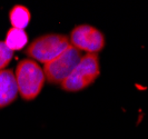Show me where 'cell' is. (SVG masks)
Returning <instances> with one entry per match:
<instances>
[{
    "label": "cell",
    "instance_id": "obj_1",
    "mask_svg": "<svg viewBox=\"0 0 148 139\" xmlns=\"http://www.w3.org/2000/svg\"><path fill=\"white\" fill-rule=\"evenodd\" d=\"M15 78L18 92L25 101H32L40 95L45 85L44 70L32 59L26 58L17 65Z\"/></svg>",
    "mask_w": 148,
    "mask_h": 139
},
{
    "label": "cell",
    "instance_id": "obj_2",
    "mask_svg": "<svg viewBox=\"0 0 148 139\" xmlns=\"http://www.w3.org/2000/svg\"><path fill=\"white\" fill-rule=\"evenodd\" d=\"M70 46L69 38L61 34H46L34 39L26 48V55L29 59L41 64H48L60 56Z\"/></svg>",
    "mask_w": 148,
    "mask_h": 139
},
{
    "label": "cell",
    "instance_id": "obj_3",
    "mask_svg": "<svg viewBox=\"0 0 148 139\" xmlns=\"http://www.w3.org/2000/svg\"><path fill=\"white\" fill-rule=\"evenodd\" d=\"M100 75L99 57L95 53L82 56L73 73L61 82V88L67 92H78L91 86Z\"/></svg>",
    "mask_w": 148,
    "mask_h": 139
},
{
    "label": "cell",
    "instance_id": "obj_4",
    "mask_svg": "<svg viewBox=\"0 0 148 139\" xmlns=\"http://www.w3.org/2000/svg\"><path fill=\"white\" fill-rule=\"evenodd\" d=\"M82 57V51L70 45L60 56L44 66L46 79L52 85H61L79 64Z\"/></svg>",
    "mask_w": 148,
    "mask_h": 139
},
{
    "label": "cell",
    "instance_id": "obj_5",
    "mask_svg": "<svg viewBox=\"0 0 148 139\" xmlns=\"http://www.w3.org/2000/svg\"><path fill=\"white\" fill-rule=\"evenodd\" d=\"M70 45L78 50L97 55L105 48L104 34L90 25H79L71 30L69 36Z\"/></svg>",
    "mask_w": 148,
    "mask_h": 139
},
{
    "label": "cell",
    "instance_id": "obj_6",
    "mask_svg": "<svg viewBox=\"0 0 148 139\" xmlns=\"http://www.w3.org/2000/svg\"><path fill=\"white\" fill-rule=\"evenodd\" d=\"M18 94L14 71L11 69L0 70V109L16 101Z\"/></svg>",
    "mask_w": 148,
    "mask_h": 139
},
{
    "label": "cell",
    "instance_id": "obj_7",
    "mask_svg": "<svg viewBox=\"0 0 148 139\" xmlns=\"http://www.w3.org/2000/svg\"><path fill=\"white\" fill-rule=\"evenodd\" d=\"M31 15L29 9L22 5H15L9 11V20L12 28L25 29L30 22Z\"/></svg>",
    "mask_w": 148,
    "mask_h": 139
},
{
    "label": "cell",
    "instance_id": "obj_8",
    "mask_svg": "<svg viewBox=\"0 0 148 139\" xmlns=\"http://www.w3.org/2000/svg\"><path fill=\"white\" fill-rule=\"evenodd\" d=\"M5 44L12 51L21 50L26 47V45L28 44V35L26 34L25 30L11 27L7 31Z\"/></svg>",
    "mask_w": 148,
    "mask_h": 139
},
{
    "label": "cell",
    "instance_id": "obj_9",
    "mask_svg": "<svg viewBox=\"0 0 148 139\" xmlns=\"http://www.w3.org/2000/svg\"><path fill=\"white\" fill-rule=\"evenodd\" d=\"M14 57V51L8 48L5 41H0V70H3L10 64Z\"/></svg>",
    "mask_w": 148,
    "mask_h": 139
}]
</instances>
